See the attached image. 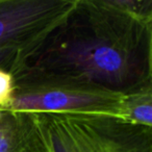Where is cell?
Segmentation results:
<instances>
[{
  "label": "cell",
  "mask_w": 152,
  "mask_h": 152,
  "mask_svg": "<svg viewBox=\"0 0 152 152\" xmlns=\"http://www.w3.org/2000/svg\"><path fill=\"white\" fill-rule=\"evenodd\" d=\"M36 152H152V128L110 115L28 114Z\"/></svg>",
  "instance_id": "obj_2"
},
{
  "label": "cell",
  "mask_w": 152,
  "mask_h": 152,
  "mask_svg": "<svg viewBox=\"0 0 152 152\" xmlns=\"http://www.w3.org/2000/svg\"><path fill=\"white\" fill-rule=\"evenodd\" d=\"M7 110L26 114H100L120 118L122 94L72 79L20 70Z\"/></svg>",
  "instance_id": "obj_3"
},
{
  "label": "cell",
  "mask_w": 152,
  "mask_h": 152,
  "mask_svg": "<svg viewBox=\"0 0 152 152\" xmlns=\"http://www.w3.org/2000/svg\"><path fill=\"white\" fill-rule=\"evenodd\" d=\"M14 90L13 74L4 69H0V110H7L11 102Z\"/></svg>",
  "instance_id": "obj_8"
},
{
  "label": "cell",
  "mask_w": 152,
  "mask_h": 152,
  "mask_svg": "<svg viewBox=\"0 0 152 152\" xmlns=\"http://www.w3.org/2000/svg\"><path fill=\"white\" fill-rule=\"evenodd\" d=\"M74 3L75 0H0V50L16 49L23 58L64 21Z\"/></svg>",
  "instance_id": "obj_4"
},
{
  "label": "cell",
  "mask_w": 152,
  "mask_h": 152,
  "mask_svg": "<svg viewBox=\"0 0 152 152\" xmlns=\"http://www.w3.org/2000/svg\"><path fill=\"white\" fill-rule=\"evenodd\" d=\"M114 3L132 17L143 22L152 23L151 0H114Z\"/></svg>",
  "instance_id": "obj_7"
},
{
  "label": "cell",
  "mask_w": 152,
  "mask_h": 152,
  "mask_svg": "<svg viewBox=\"0 0 152 152\" xmlns=\"http://www.w3.org/2000/svg\"><path fill=\"white\" fill-rule=\"evenodd\" d=\"M20 70L126 95L152 83V23L114 0H75L64 21L21 59Z\"/></svg>",
  "instance_id": "obj_1"
},
{
  "label": "cell",
  "mask_w": 152,
  "mask_h": 152,
  "mask_svg": "<svg viewBox=\"0 0 152 152\" xmlns=\"http://www.w3.org/2000/svg\"><path fill=\"white\" fill-rule=\"evenodd\" d=\"M0 152H36L28 114L0 110Z\"/></svg>",
  "instance_id": "obj_5"
},
{
  "label": "cell",
  "mask_w": 152,
  "mask_h": 152,
  "mask_svg": "<svg viewBox=\"0 0 152 152\" xmlns=\"http://www.w3.org/2000/svg\"><path fill=\"white\" fill-rule=\"evenodd\" d=\"M120 118L152 128V83L123 95Z\"/></svg>",
  "instance_id": "obj_6"
},
{
  "label": "cell",
  "mask_w": 152,
  "mask_h": 152,
  "mask_svg": "<svg viewBox=\"0 0 152 152\" xmlns=\"http://www.w3.org/2000/svg\"><path fill=\"white\" fill-rule=\"evenodd\" d=\"M23 53L16 49L7 48L0 50V69L10 71L12 74L17 70Z\"/></svg>",
  "instance_id": "obj_9"
}]
</instances>
